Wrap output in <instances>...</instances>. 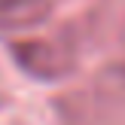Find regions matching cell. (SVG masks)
<instances>
[{
  "label": "cell",
  "mask_w": 125,
  "mask_h": 125,
  "mask_svg": "<svg viewBox=\"0 0 125 125\" xmlns=\"http://www.w3.org/2000/svg\"><path fill=\"white\" fill-rule=\"evenodd\" d=\"M9 55L18 64V70L28 73L31 79L61 83L70 73H76L79 40L67 31L55 37H18V40H9Z\"/></svg>",
  "instance_id": "cell-1"
},
{
  "label": "cell",
  "mask_w": 125,
  "mask_h": 125,
  "mask_svg": "<svg viewBox=\"0 0 125 125\" xmlns=\"http://www.w3.org/2000/svg\"><path fill=\"white\" fill-rule=\"evenodd\" d=\"M64 0H0V31L21 34V31L40 28L52 18V12Z\"/></svg>",
  "instance_id": "cell-2"
},
{
  "label": "cell",
  "mask_w": 125,
  "mask_h": 125,
  "mask_svg": "<svg viewBox=\"0 0 125 125\" xmlns=\"http://www.w3.org/2000/svg\"><path fill=\"white\" fill-rule=\"evenodd\" d=\"M101 83H104V89H107L110 95H116V98H122V101H125V64L107 70Z\"/></svg>",
  "instance_id": "cell-3"
}]
</instances>
